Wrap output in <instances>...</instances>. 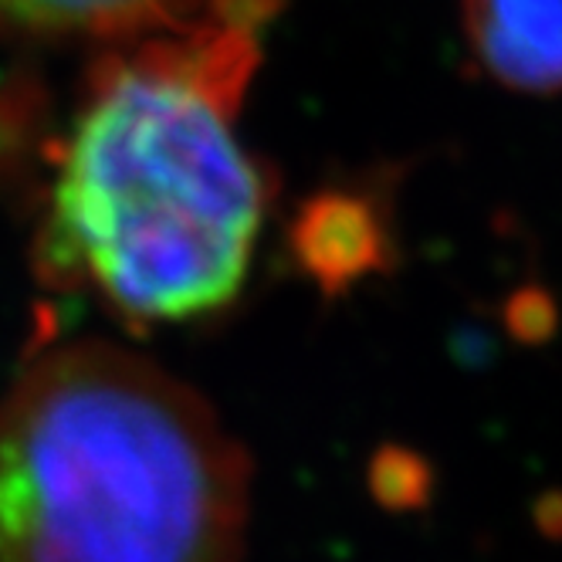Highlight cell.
I'll return each instance as SVG.
<instances>
[{
  "label": "cell",
  "instance_id": "cell-1",
  "mask_svg": "<svg viewBox=\"0 0 562 562\" xmlns=\"http://www.w3.org/2000/svg\"><path fill=\"white\" fill-rule=\"evenodd\" d=\"M278 0H231L180 31L105 45L55 143L37 274L126 326H177L240 292L268 180L237 139Z\"/></svg>",
  "mask_w": 562,
  "mask_h": 562
},
{
  "label": "cell",
  "instance_id": "cell-2",
  "mask_svg": "<svg viewBox=\"0 0 562 562\" xmlns=\"http://www.w3.org/2000/svg\"><path fill=\"white\" fill-rule=\"evenodd\" d=\"M248 458L187 383L109 342L0 396V562H240Z\"/></svg>",
  "mask_w": 562,
  "mask_h": 562
},
{
  "label": "cell",
  "instance_id": "cell-3",
  "mask_svg": "<svg viewBox=\"0 0 562 562\" xmlns=\"http://www.w3.org/2000/svg\"><path fill=\"white\" fill-rule=\"evenodd\" d=\"M477 68L529 95L562 92V0H461Z\"/></svg>",
  "mask_w": 562,
  "mask_h": 562
},
{
  "label": "cell",
  "instance_id": "cell-4",
  "mask_svg": "<svg viewBox=\"0 0 562 562\" xmlns=\"http://www.w3.org/2000/svg\"><path fill=\"white\" fill-rule=\"evenodd\" d=\"M227 4L231 0H0V37L105 48L190 27Z\"/></svg>",
  "mask_w": 562,
  "mask_h": 562
},
{
  "label": "cell",
  "instance_id": "cell-5",
  "mask_svg": "<svg viewBox=\"0 0 562 562\" xmlns=\"http://www.w3.org/2000/svg\"><path fill=\"white\" fill-rule=\"evenodd\" d=\"M292 248L318 285L339 292L386 261V231L363 193L333 190L302 207L292 227Z\"/></svg>",
  "mask_w": 562,
  "mask_h": 562
}]
</instances>
